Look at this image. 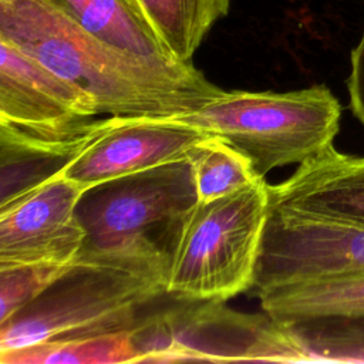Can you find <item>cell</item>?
<instances>
[{
	"label": "cell",
	"mask_w": 364,
	"mask_h": 364,
	"mask_svg": "<svg viewBox=\"0 0 364 364\" xmlns=\"http://www.w3.org/2000/svg\"><path fill=\"white\" fill-rule=\"evenodd\" d=\"M0 38L92 95L100 114L173 118L222 91L192 63L158 61L104 43L51 0H0Z\"/></svg>",
	"instance_id": "obj_1"
},
{
	"label": "cell",
	"mask_w": 364,
	"mask_h": 364,
	"mask_svg": "<svg viewBox=\"0 0 364 364\" xmlns=\"http://www.w3.org/2000/svg\"><path fill=\"white\" fill-rule=\"evenodd\" d=\"M196 203L189 159L95 185L84 192L77 208L85 229L77 260L168 283L172 255Z\"/></svg>",
	"instance_id": "obj_2"
},
{
	"label": "cell",
	"mask_w": 364,
	"mask_h": 364,
	"mask_svg": "<svg viewBox=\"0 0 364 364\" xmlns=\"http://www.w3.org/2000/svg\"><path fill=\"white\" fill-rule=\"evenodd\" d=\"M175 118L230 144L264 178L274 168L300 165L333 145L341 105L323 84L286 92L222 90Z\"/></svg>",
	"instance_id": "obj_3"
},
{
	"label": "cell",
	"mask_w": 364,
	"mask_h": 364,
	"mask_svg": "<svg viewBox=\"0 0 364 364\" xmlns=\"http://www.w3.org/2000/svg\"><path fill=\"white\" fill-rule=\"evenodd\" d=\"M267 213L264 178L230 195L198 202L172 255L166 293L179 300L226 301L253 287Z\"/></svg>",
	"instance_id": "obj_4"
},
{
	"label": "cell",
	"mask_w": 364,
	"mask_h": 364,
	"mask_svg": "<svg viewBox=\"0 0 364 364\" xmlns=\"http://www.w3.org/2000/svg\"><path fill=\"white\" fill-rule=\"evenodd\" d=\"M166 293L162 280L80 262L41 296L0 323V351L43 341L132 328L138 313Z\"/></svg>",
	"instance_id": "obj_5"
},
{
	"label": "cell",
	"mask_w": 364,
	"mask_h": 364,
	"mask_svg": "<svg viewBox=\"0 0 364 364\" xmlns=\"http://www.w3.org/2000/svg\"><path fill=\"white\" fill-rule=\"evenodd\" d=\"M139 320L132 338L139 363H303L287 323L245 314L219 300H181Z\"/></svg>",
	"instance_id": "obj_6"
},
{
	"label": "cell",
	"mask_w": 364,
	"mask_h": 364,
	"mask_svg": "<svg viewBox=\"0 0 364 364\" xmlns=\"http://www.w3.org/2000/svg\"><path fill=\"white\" fill-rule=\"evenodd\" d=\"M364 273V229L269 206L253 289Z\"/></svg>",
	"instance_id": "obj_7"
},
{
	"label": "cell",
	"mask_w": 364,
	"mask_h": 364,
	"mask_svg": "<svg viewBox=\"0 0 364 364\" xmlns=\"http://www.w3.org/2000/svg\"><path fill=\"white\" fill-rule=\"evenodd\" d=\"M85 191L61 173L0 212V264L75 262L85 239L77 213Z\"/></svg>",
	"instance_id": "obj_8"
},
{
	"label": "cell",
	"mask_w": 364,
	"mask_h": 364,
	"mask_svg": "<svg viewBox=\"0 0 364 364\" xmlns=\"http://www.w3.org/2000/svg\"><path fill=\"white\" fill-rule=\"evenodd\" d=\"M209 132L168 117H115L64 172L85 189L107 181L188 159Z\"/></svg>",
	"instance_id": "obj_9"
},
{
	"label": "cell",
	"mask_w": 364,
	"mask_h": 364,
	"mask_svg": "<svg viewBox=\"0 0 364 364\" xmlns=\"http://www.w3.org/2000/svg\"><path fill=\"white\" fill-rule=\"evenodd\" d=\"M114 121L112 115L61 127L0 121V212L64 173Z\"/></svg>",
	"instance_id": "obj_10"
},
{
	"label": "cell",
	"mask_w": 364,
	"mask_h": 364,
	"mask_svg": "<svg viewBox=\"0 0 364 364\" xmlns=\"http://www.w3.org/2000/svg\"><path fill=\"white\" fill-rule=\"evenodd\" d=\"M100 114L92 95L0 38V121L61 127Z\"/></svg>",
	"instance_id": "obj_11"
},
{
	"label": "cell",
	"mask_w": 364,
	"mask_h": 364,
	"mask_svg": "<svg viewBox=\"0 0 364 364\" xmlns=\"http://www.w3.org/2000/svg\"><path fill=\"white\" fill-rule=\"evenodd\" d=\"M269 206L364 229V156L330 145L269 185Z\"/></svg>",
	"instance_id": "obj_12"
},
{
	"label": "cell",
	"mask_w": 364,
	"mask_h": 364,
	"mask_svg": "<svg viewBox=\"0 0 364 364\" xmlns=\"http://www.w3.org/2000/svg\"><path fill=\"white\" fill-rule=\"evenodd\" d=\"M272 318L294 323L330 317L364 318V273L301 282L257 294Z\"/></svg>",
	"instance_id": "obj_13"
},
{
	"label": "cell",
	"mask_w": 364,
	"mask_h": 364,
	"mask_svg": "<svg viewBox=\"0 0 364 364\" xmlns=\"http://www.w3.org/2000/svg\"><path fill=\"white\" fill-rule=\"evenodd\" d=\"M91 36L146 58L178 63L127 0H51Z\"/></svg>",
	"instance_id": "obj_14"
},
{
	"label": "cell",
	"mask_w": 364,
	"mask_h": 364,
	"mask_svg": "<svg viewBox=\"0 0 364 364\" xmlns=\"http://www.w3.org/2000/svg\"><path fill=\"white\" fill-rule=\"evenodd\" d=\"M138 7L171 57L191 60L212 26L226 16L230 0H136Z\"/></svg>",
	"instance_id": "obj_15"
},
{
	"label": "cell",
	"mask_w": 364,
	"mask_h": 364,
	"mask_svg": "<svg viewBox=\"0 0 364 364\" xmlns=\"http://www.w3.org/2000/svg\"><path fill=\"white\" fill-rule=\"evenodd\" d=\"M1 364H125L139 363L131 328L43 341L0 351Z\"/></svg>",
	"instance_id": "obj_16"
},
{
	"label": "cell",
	"mask_w": 364,
	"mask_h": 364,
	"mask_svg": "<svg viewBox=\"0 0 364 364\" xmlns=\"http://www.w3.org/2000/svg\"><path fill=\"white\" fill-rule=\"evenodd\" d=\"M188 159L193 172L198 202L230 195L262 179L245 154L215 135L196 145Z\"/></svg>",
	"instance_id": "obj_17"
},
{
	"label": "cell",
	"mask_w": 364,
	"mask_h": 364,
	"mask_svg": "<svg viewBox=\"0 0 364 364\" xmlns=\"http://www.w3.org/2000/svg\"><path fill=\"white\" fill-rule=\"evenodd\" d=\"M287 324L303 363H364V318L330 317Z\"/></svg>",
	"instance_id": "obj_18"
},
{
	"label": "cell",
	"mask_w": 364,
	"mask_h": 364,
	"mask_svg": "<svg viewBox=\"0 0 364 364\" xmlns=\"http://www.w3.org/2000/svg\"><path fill=\"white\" fill-rule=\"evenodd\" d=\"M77 262V260H75ZM73 263L0 264V323L7 321L61 279Z\"/></svg>",
	"instance_id": "obj_19"
},
{
	"label": "cell",
	"mask_w": 364,
	"mask_h": 364,
	"mask_svg": "<svg viewBox=\"0 0 364 364\" xmlns=\"http://www.w3.org/2000/svg\"><path fill=\"white\" fill-rule=\"evenodd\" d=\"M351 68L347 78L350 109L364 127V31L351 51Z\"/></svg>",
	"instance_id": "obj_20"
},
{
	"label": "cell",
	"mask_w": 364,
	"mask_h": 364,
	"mask_svg": "<svg viewBox=\"0 0 364 364\" xmlns=\"http://www.w3.org/2000/svg\"><path fill=\"white\" fill-rule=\"evenodd\" d=\"M127 1H128V3H129V4H131V6H132V7H134V9H135V10H136V11H138L141 16H142V13H141V10H139V7H138V3H136V0H127ZM142 17H144V16H142Z\"/></svg>",
	"instance_id": "obj_21"
}]
</instances>
